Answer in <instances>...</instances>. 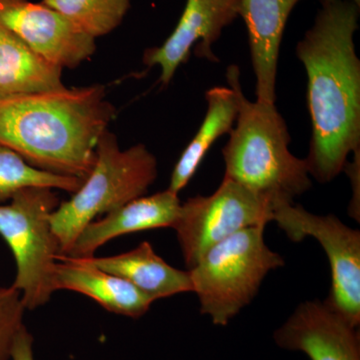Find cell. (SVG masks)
<instances>
[{
    "label": "cell",
    "mask_w": 360,
    "mask_h": 360,
    "mask_svg": "<svg viewBox=\"0 0 360 360\" xmlns=\"http://www.w3.org/2000/svg\"><path fill=\"white\" fill-rule=\"evenodd\" d=\"M54 270L56 291H75L96 300L112 314L139 319L155 300L129 281L97 269L84 258L58 255Z\"/></svg>",
    "instance_id": "5bb4252c"
},
{
    "label": "cell",
    "mask_w": 360,
    "mask_h": 360,
    "mask_svg": "<svg viewBox=\"0 0 360 360\" xmlns=\"http://www.w3.org/2000/svg\"><path fill=\"white\" fill-rule=\"evenodd\" d=\"M333 1V0H321L322 4H328V2ZM354 4H356L357 6H360V0H352Z\"/></svg>",
    "instance_id": "603a6c76"
},
{
    "label": "cell",
    "mask_w": 360,
    "mask_h": 360,
    "mask_svg": "<svg viewBox=\"0 0 360 360\" xmlns=\"http://www.w3.org/2000/svg\"><path fill=\"white\" fill-rule=\"evenodd\" d=\"M229 85L205 92V120L175 165L168 186L172 193L179 194L189 184L213 144L233 129L238 112V92L233 85Z\"/></svg>",
    "instance_id": "e0dca14e"
},
{
    "label": "cell",
    "mask_w": 360,
    "mask_h": 360,
    "mask_svg": "<svg viewBox=\"0 0 360 360\" xmlns=\"http://www.w3.org/2000/svg\"><path fill=\"white\" fill-rule=\"evenodd\" d=\"M302 0H240L251 65L257 78V99L276 103L277 68L284 30L291 11Z\"/></svg>",
    "instance_id": "4fadbf2b"
},
{
    "label": "cell",
    "mask_w": 360,
    "mask_h": 360,
    "mask_svg": "<svg viewBox=\"0 0 360 360\" xmlns=\"http://www.w3.org/2000/svg\"><path fill=\"white\" fill-rule=\"evenodd\" d=\"M274 201L224 177L212 195H198L181 203L172 229L187 270L220 241L238 231L272 221Z\"/></svg>",
    "instance_id": "52a82bcc"
},
{
    "label": "cell",
    "mask_w": 360,
    "mask_h": 360,
    "mask_svg": "<svg viewBox=\"0 0 360 360\" xmlns=\"http://www.w3.org/2000/svg\"><path fill=\"white\" fill-rule=\"evenodd\" d=\"M359 6L352 0L322 4L296 46L307 75L312 135L304 158L310 176L328 184L360 150V60L354 34Z\"/></svg>",
    "instance_id": "6da1fadb"
},
{
    "label": "cell",
    "mask_w": 360,
    "mask_h": 360,
    "mask_svg": "<svg viewBox=\"0 0 360 360\" xmlns=\"http://www.w3.org/2000/svg\"><path fill=\"white\" fill-rule=\"evenodd\" d=\"M25 310L20 291L13 286L0 288V360H11L14 340L25 326Z\"/></svg>",
    "instance_id": "ffe728a7"
},
{
    "label": "cell",
    "mask_w": 360,
    "mask_h": 360,
    "mask_svg": "<svg viewBox=\"0 0 360 360\" xmlns=\"http://www.w3.org/2000/svg\"><path fill=\"white\" fill-rule=\"evenodd\" d=\"M158 160L144 144L122 150L106 130L96 146V163L70 200L59 203L49 220L60 255H68L82 229L98 215L146 195L158 179Z\"/></svg>",
    "instance_id": "277c9868"
},
{
    "label": "cell",
    "mask_w": 360,
    "mask_h": 360,
    "mask_svg": "<svg viewBox=\"0 0 360 360\" xmlns=\"http://www.w3.org/2000/svg\"><path fill=\"white\" fill-rule=\"evenodd\" d=\"M239 75L238 65L227 68V84L238 92V112L222 149L224 176L274 202H293L312 186L307 161L290 153V132L276 103L246 98Z\"/></svg>",
    "instance_id": "3957f363"
},
{
    "label": "cell",
    "mask_w": 360,
    "mask_h": 360,
    "mask_svg": "<svg viewBox=\"0 0 360 360\" xmlns=\"http://www.w3.org/2000/svg\"><path fill=\"white\" fill-rule=\"evenodd\" d=\"M354 160L347 162L343 172H347L352 184V200L349 205V214L354 220L359 222L360 219V198H359V176H360V150L355 151Z\"/></svg>",
    "instance_id": "44dd1931"
},
{
    "label": "cell",
    "mask_w": 360,
    "mask_h": 360,
    "mask_svg": "<svg viewBox=\"0 0 360 360\" xmlns=\"http://www.w3.org/2000/svg\"><path fill=\"white\" fill-rule=\"evenodd\" d=\"M11 360H34L33 336L25 326L20 329L14 340Z\"/></svg>",
    "instance_id": "7402d4cb"
},
{
    "label": "cell",
    "mask_w": 360,
    "mask_h": 360,
    "mask_svg": "<svg viewBox=\"0 0 360 360\" xmlns=\"http://www.w3.org/2000/svg\"><path fill=\"white\" fill-rule=\"evenodd\" d=\"M63 70L0 23V99L63 89Z\"/></svg>",
    "instance_id": "2e32d148"
},
{
    "label": "cell",
    "mask_w": 360,
    "mask_h": 360,
    "mask_svg": "<svg viewBox=\"0 0 360 360\" xmlns=\"http://www.w3.org/2000/svg\"><path fill=\"white\" fill-rule=\"evenodd\" d=\"M277 347L300 352L310 360H360L359 329L326 300H307L276 329Z\"/></svg>",
    "instance_id": "8fae6325"
},
{
    "label": "cell",
    "mask_w": 360,
    "mask_h": 360,
    "mask_svg": "<svg viewBox=\"0 0 360 360\" xmlns=\"http://www.w3.org/2000/svg\"><path fill=\"white\" fill-rule=\"evenodd\" d=\"M272 221L292 243L319 241L330 265L331 288L326 302L352 326L360 324V231L335 214L319 215L290 201L274 202Z\"/></svg>",
    "instance_id": "ba28073f"
},
{
    "label": "cell",
    "mask_w": 360,
    "mask_h": 360,
    "mask_svg": "<svg viewBox=\"0 0 360 360\" xmlns=\"http://www.w3.org/2000/svg\"><path fill=\"white\" fill-rule=\"evenodd\" d=\"M265 226L248 227L220 241L188 270L201 314L214 326H229L252 302L267 274L285 265L265 243Z\"/></svg>",
    "instance_id": "5b68a950"
},
{
    "label": "cell",
    "mask_w": 360,
    "mask_h": 360,
    "mask_svg": "<svg viewBox=\"0 0 360 360\" xmlns=\"http://www.w3.org/2000/svg\"><path fill=\"white\" fill-rule=\"evenodd\" d=\"M115 117L101 84L7 97L0 99V143L33 167L84 180Z\"/></svg>",
    "instance_id": "7a4b0ae2"
},
{
    "label": "cell",
    "mask_w": 360,
    "mask_h": 360,
    "mask_svg": "<svg viewBox=\"0 0 360 360\" xmlns=\"http://www.w3.org/2000/svg\"><path fill=\"white\" fill-rule=\"evenodd\" d=\"M82 181L77 177L63 176L33 167L13 149L0 143V205L27 187H47L72 194Z\"/></svg>",
    "instance_id": "d6986e66"
},
{
    "label": "cell",
    "mask_w": 360,
    "mask_h": 360,
    "mask_svg": "<svg viewBox=\"0 0 360 360\" xmlns=\"http://www.w3.org/2000/svg\"><path fill=\"white\" fill-rule=\"evenodd\" d=\"M47 187H27L0 205V236L13 251L16 276L13 288L21 293L25 309L44 307L56 292L54 270L60 255L51 214L58 196Z\"/></svg>",
    "instance_id": "8992f818"
},
{
    "label": "cell",
    "mask_w": 360,
    "mask_h": 360,
    "mask_svg": "<svg viewBox=\"0 0 360 360\" xmlns=\"http://www.w3.org/2000/svg\"><path fill=\"white\" fill-rule=\"evenodd\" d=\"M92 39L104 37L120 25L131 0H42Z\"/></svg>",
    "instance_id": "ac0fdd59"
},
{
    "label": "cell",
    "mask_w": 360,
    "mask_h": 360,
    "mask_svg": "<svg viewBox=\"0 0 360 360\" xmlns=\"http://www.w3.org/2000/svg\"><path fill=\"white\" fill-rule=\"evenodd\" d=\"M181 201L169 189L141 196L113 210L103 219L94 220L82 229L68 257L86 258L111 239L125 234L174 227L179 219Z\"/></svg>",
    "instance_id": "7c38bea8"
},
{
    "label": "cell",
    "mask_w": 360,
    "mask_h": 360,
    "mask_svg": "<svg viewBox=\"0 0 360 360\" xmlns=\"http://www.w3.org/2000/svg\"><path fill=\"white\" fill-rule=\"evenodd\" d=\"M240 0H186L184 13L174 32L158 47L146 49L143 63L160 66V82L170 84L191 51L198 58L219 63L212 51L225 27L239 16Z\"/></svg>",
    "instance_id": "30bf717a"
},
{
    "label": "cell",
    "mask_w": 360,
    "mask_h": 360,
    "mask_svg": "<svg viewBox=\"0 0 360 360\" xmlns=\"http://www.w3.org/2000/svg\"><path fill=\"white\" fill-rule=\"evenodd\" d=\"M0 23L61 68H75L96 49V39L42 2L0 0Z\"/></svg>",
    "instance_id": "9c48e42d"
},
{
    "label": "cell",
    "mask_w": 360,
    "mask_h": 360,
    "mask_svg": "<svg viewBox=\"0 0 360 360\" xmlns=\"http://www.w3.org/2000/svg\"><path fill=\"white\" fill-rule=\"evenodd\" d=\"M84 259L97 269L122 277L155 302L179 293L193 292L188 270L168 264L148 241L122 255Z\"/></svg>",
    "instance_id": "9a60e30c"
}]
</instances>
